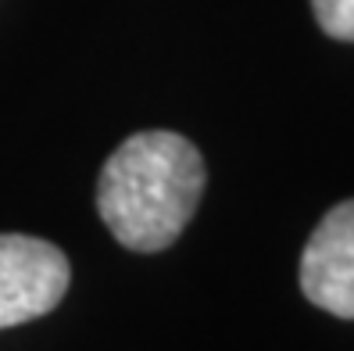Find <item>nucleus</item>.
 Returning a JSON list of instances; mask_svg holds the SVG:
<instances>
[{"instance_id": "nucleus-1", "label": "nucleus", "mask_w": 354, "mask_h": 351, "mask_svg": "<svg viewBox=\"0 0 354 351\" xmlns=\"http://www.w3.org/2000/svg\"><path fill=\"white\" fill-rule=\"evenodd\" d=\"M204 194V158L169 129L118 143L97 179V212L129 251H165L194 219Z\"/></svg>"}, {"instance_id": "nucleus-2", "label": "nucleus", "mask_w": 354, "mask_h": 351, "mask_svg": "<svg viewBox=\"0 0 354 351\" xmlns=\"http://www.w3.org/2000/svg\"><path fill=\"white\" fill-rule=\"evenodd\" d=\"M61 247L26 233H0V330L54 312L68 291Z\"/></svg>"}, {"instance_id": "nucleus-3", "label": "nucleus", "mask_w": 354, "mask_h": 351, "mask_svg": "<svg viewBox=\"0 0 354 351\" xmlns=\"http://www.w3.org/2000/svg\"><path fill=\"white\" fill-rule=\"evenodd\" d=\"M304 298L337 319H354V201L329 208L301 255Z\"/></svg>"}, {"instance_id": "nucleus-4", "label": "nucleus", "mask_w": 354, "mask_h": 351, "mask_svg": "<svg viewBox=\"0 0 354 351\" xmlns=\"http://www.w3.org/2000/svg\"><path fill=\"white\" fill-rule=\"evenodd\" d=\"M311 11L326 36L354 44V0H311Z\"/></svg>"}]
</instances>
